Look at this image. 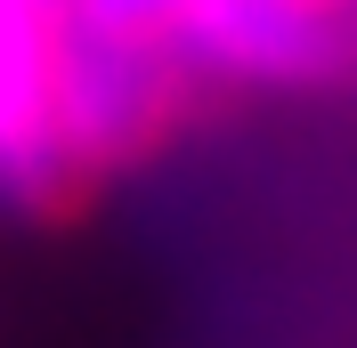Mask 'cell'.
<instances>
[{"label":"cell","mask_w":357,"mask_h":348,"mask_svg":"<svg viewBox=\"0 0 357 348\" xmlns=\"http://www.w3.org/2000/svg\"><path fill=\"white\" fill-rule=\"evenodd\" d=\"M178 81H187V65L162 41L106 33V24H89L73 8L57 49H49V122H57V146H66L73 178L138 162L171 122Z\"/></svg>","instance_id":"cell-1"},{"label":"cell","mask_w":357,"mask_h":348,"mask_svg":"<svg viewBox=\"0 0 357 348\" xmlns=\"http://www.w3.org/2000/svg\"><path fill=\"white\" fill-rule=\"evenodd\" d=\"M49 49L57 33L0 24V203L8 211H57L82 187L49 122Z\"/></svg>","instance_id":"cell-3"},{"label":"cell","mask_w":357,"mask_h":348,"mask_svg":"<svg viewBox=\"0 0 357 348\" xmlns=\"http://www.w3.org/2000/svg\"><path fill=\"white\" fill-rule=\"evenodd\" d=\"M171 57L187 73L252 89H309L349 65V33L333 0H187L171 24Z\"/></svg>","instance_id":"cell-2"},{"label":"cell","mask_w":357,"mask_h":348,"mask_svg":"<svg viewBox=\"0 0 357 348\" xmlns=\"http://www.w3.org/2000/svg\"><path fill=\"white\" fill-rule=\"evenodd\" d=\"M89 24H106V33H138V41H162L171 49V24L187 0H73Z\"/></svg>","instance_id":"cell-4"}]
</instances>
